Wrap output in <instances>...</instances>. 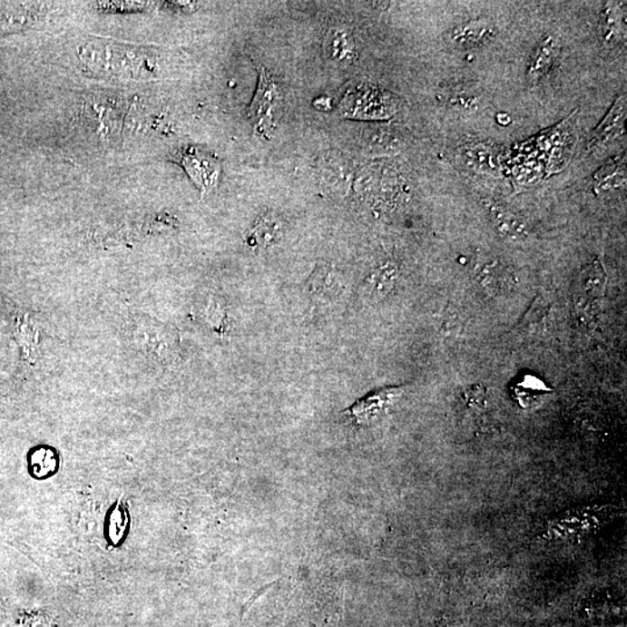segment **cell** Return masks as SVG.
Segmentation results:
<instances>
[{
    "instance_id": "obj_1",
    "label": "cell",
    "mask_w": 627,
    "mask_h": 627,
    "mask_svg": "<svg viewBox=\"0 0 627 627\" xmlns=\"http://www.w3.org/2000/svg\"><path fill=\"white\" fill-rule=\"evenodd\" d=\"M127 342L145 359L170 367L181 360L180 335L174 327L148 315L135 314L124 327Z\"/></svg>"
},
{
    "instance_id": "obj_2",
    "label": "cell",
    "mask_w": 627,
    "mask_h": 627,
    "mask_svg": "<svg viewBox=\"0 0 627 627\" xmlns=\"http://www.w3.org/2000/svg\"><path fill=\"white\" fill-rule=\"evenodd\" d=\"M612 505L581 506L560 514L548 523L544 537L550 541H568L593 533L614 517Z\"/></svg>"
},
{
    "instance_id": "obj_3",
    "label": "cell",
    "mask_w": 627,
    "mask_h": 627,
    "mask_svg": "<svg viewBox=\"0 0 627 627\" xmlns=\"http://www.w3.org/2000/svg\"><path fill=\"white\" fill-rule=\"evenodd\" d=\"M340 107L350 118L387 119L397 113V102L379 87L364 85L348 91Z\"/></svg>"
},
{
    "instance_id": "obj_4",
    "label": "cell",
    "mask_w": 627,
    "mask_h": 627,
    "mask_svg": "<svg viewBox=\"0 0 627 627\" xmlns=\"http://www.w3.org/2000/svg\"><path fill=\"white\" fill-rule=\"evenodd\" d=\"M280 93L267 69L260 68L259 86L248 109V119L260 135L268 136L274 126V116L280 106Z\"/></svg>"
},
{
    "instance_id": "obj_5",
    "label": "cell",
    "mask_w": 627,
    "mask_h": 627,
    "mask_svg": "<svg viewBox=\"0 0 627 627\" xmlns=\"http://www.w3.org/2000/svg\"><path fill=\"white\" fill-rule=\"evenodd\" d=\"M404 387H386L375 390L367 397L359 398L346 411L357 425L369 426L388 413L404 394Z\"/></svg>"
},
{
    "instance_id": "obj_6",
    "label": "cell",
    "mask_w": 627,
    "mask_h": 627,
    "mask_svg": "<svg viewBox=\"0 0 627 627\" xmlns=\"http://www.w3.org/2000/svg\"><path fill=\"white\" fill-rule=\"evenodd\" d=\"M180 161L202 194L211 192L217 186L220 164L210 153L189 148L181 153Z\"/></svg>"
},
{
    "instance_id": "obj_7",
    "label": "cell",
    "mask_w": 627,
    "mask_h": 627,
    "mask_svg": "<svg viewBox=\"0 0 627 627\" xmlns=\"http://www.w3.org/2000/svg\"><path fill=\"white\" fill-rule=\"evenodd\" d=\"M626 118V95H621L614 102L612 110L604 116L599 127L593 132L589 140V149L603 148L624 132Z\"/></svg>"
},
{
    "instance_id": "obj_8",
    "label": "cell",
    "mask_w": 627,
    "mask_h": 627,
    "mask_svg": "<svg viewBox=\"0 0 627 627\" xmlns=\"http://www.w3.org/2000/svg\"><path fill=\"white\" fill-rule=\"evenodd\" d=\"M496 35L493 23L485 19H475L464 23L451 32V41L456 47L477 48L491 41Z\"/></svg>"
},
{
    "instance_id": "obj_9",
    "label": "cell",
    "mask_w": 627,
    "mask_h": 627,
    "mask_svg": "<svg viewBox=\"0 0 627 627\" xmlns=\"http://www.w3.org/2000/svg\"><path fill=\"white\" fill-rule=\"evenodd\" d=\"M351 168L348 162L339 153H329L321 162V181L331 192L343 193L351 181Z\"/></svg>"
},
{
    "instance_id": "obj_10",
    "label": "cell",
    "mask_w": 627,
    "mask_h": 627,
    "mask_svg": "<svg viewBox=\"0 0 627 627\" xmlns=\"http://www.w3.org/2000/svg\"><path fill=\"white\" fill-rule=\"evenodd\" d=\"M485 209H487L494 227L505 238L521 242L529 236L525 223L513 211L494 202H485Z\"/></svg>"
},
{
    "instance_id": "obj_11",
    "label": "cell",
    "mask_w": 627,
    "mask_h": 627,
    "mask_svg": "<svg viewBox=\"0 0 627 627\" xmlns=\"http://www.w3.org/2000/svg\"><path fill=\"white\" fill-rule=\"evenodd\" d=\"M625 18L622 3L606 4L601 15V34L606 47H613L625 40Z\"/></svg>"
},
{
    "instance_id": "obj_12",
    "label": "cell",
    "mask_w": 627,
    "mask_h": 627,
    "mask_svg": "<svg viewBox=\"0 0 627 627\" xmlns=\"http://www.w3.org/2000/svg\"><path fill=\"white\" fill-rule=\"evenodd\" d=\"M605 273L600 261H593L585 268L581 276V294L579 305H583V309L587 313L589 309H593V306L599 302L604 293Z\"/></svg>"
},
{
    "instance_id": "obj_13",
    "label": "cell",
    "mask_w": 627,
    "mask_h": 627,
    "mask_svg": "<svg viewBox=\"0 0 627 627\" xmlns=\"http://www.w3.org/2000/svg\"><path fill=\"white\" fill-rule=\"evenodd\" d=\"M556 55H558V43L554 37L551 35L544 37L530 58L529 66H527V80L538 82L545 77L554 68Z\"/></svg>"
},
{
    "instance_id": "obj_14",
    "label": "cell",
    "mask_w": 627,
    "mask_h": 627,
    "mask_svg": "<svg viewBox=\"0 0 627 627\" xmlns=\"http://www.w3.org/2000/svg\"><path fill=\"white\" fill-rule=\"evenodd\" d=\"M325 51L328 57L339 64H348L354 61L356 48L352 36L343 29H331L328 33Z\"/></svg>"
},
{
    "instance_id": "obj_15",
    "label": "cell",
    "mask_w": 627,
    "mask_h": 627,
    "mask_svg": "<svg viewBox=\"0 0 627 627\" xmlns=\"http://www.w3.org/2000/svg\"><path fill=\"white\" fill-rule=\"evenodd\" d=\"M626 182V163L624 159L609 162L595 174L597 192H609L622 188Z\"/></svg>"
},
{
    "instance_id": "obj_16",
    "label": "cell",
    "mask_w": 627,
    "mask_h": 627,
    "mask_svg": "<svg viewBox=\"0 0 627 627\" xmlns=\"http://www.w3.org/2000/svg\"><path fill=\"white\" fill-rule=\"evenodd\" d=\"M464 163L469 168L480 170L483 172L494 173L497 171L498 162L491 148L483 143H475L464 147L460 152Z\"/></svg>"
},
{
    "instance_id": "obj_17",
    "label": "cell",
    "mask_w": 627,
    "mask_h": 627,
    "mask_svg": "<svg viewBox=\"0 0 627 627\" xmlns=\"http://www.w3.org/2000/svg\"><path fill=\"white\" fill-rule=\"evenodd\" d=\"M281 235V224L279 220L267 215L257 221L250 234L248 236V243L252 247L268 248L277 243Z\"/></svg>"
},
{
    "instance_id": "obj_18",
    "label": "cell",
    "mask_w": 627,
    "mask_h": 627,
    "mask_svg": "<svg viewBox=\"0 0 627 627\" xmlns=\"http://www.w3.org/2000/svg\"><path fill=\"white\" fill-rule=\"evenodd\" d=\"M309 289L315 296H331L339 289L338 278L331 268L318 267L311 274Z\"/></svg>"
},
{
    "instance_id": "obj_19",
    "label": "cell",
    "mask_w": 627,
    "mask_h": 627,
    "mask_svg": "<svg viewBox=\"0 0 627 627\" xmlns=\"http://www.w3.org/2000/svg\"><path fill=\"white\" fill-rule=\"evenodd\" d=\"M548 315H550V307L542 297H538L523 318L522 327L531 332H539L547 326Z\"/></svg>"
},
{
    "instance_id": "obj_20",
    "label": "cell",
    "mask_w": 627,
    "mask_h": 627,
    "mask_svg": "<svg viewBox=\"0 0 627 627\" xmlns=\"http://www.w3.org/2000/svg\"><path fill=\"white\" fill-rule=\"evenodd\" d=\"M444 101L455 106L456 109L463 111H473L477 106L475 95L468 93L466 91H452V93L444 95Z\"/></svg>"
},
{
    "instance_id": "obj_21",
    "label": "cell",
    "mask_w": 627,
    "mask_h": 627,
    "mask_svg": "<svg viewBox=\"0 0 627 627\" xmlns=\"http://www.w3.org/2000/svg\"><path fill=\"white\" fill-rule=\"evenodd\" d=\"M517 390L522 398L535 397L538 393L547 392L546 386L543 384L542 380L534 377H525L523 381L519 382Z\"/></svg>"
},
{
    "instance_id": "obj_22",
    "label": "cell",
    "mask_w": 627,
    "mask_h": 627,
    "mask_svg": "<svg viewBox=\"0 0 627 627\" xmlns=\"http://www.w3.org/2000/svg\"><path fill=\"white\" fill-rule=\"evenodd\" d=\"M314 105L317 106V109L321 111L330 110V99L328 97H319L318 101H315Z\"/></svg>"
}]
</instances>
